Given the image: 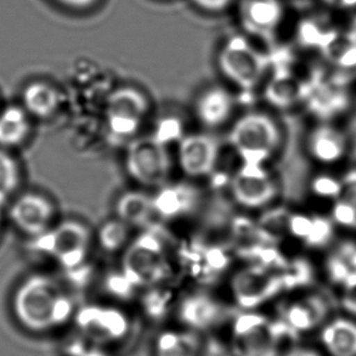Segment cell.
<instances>
[{
	"label": "cell",
	"instance_id": "6da1fadb",
	"mask_svg": "<svg viewBox=\"0 0 356 356\" xmlns=\"http://www.w3.org/2000/svg\"><path fill=\"white\" fill-rule=\"evenodd\" d=\"M14 312L19 323L34 332L61 327L76 313L72 299L44 275H32L19 284L15 292Z\"/></svg>",
	"mask_w": 356,
	"mask_h": 356
},
{
	"label": "cell",
	"instance_id": "7a4b0ae2",
	"mask_svg": "<svg viewBox=\"0 0 356 356\" xmlns=\"http://www.w3.org/2000/svg\"><path fill=\"white\" fill-rule=\"evenodd\" d=\"M298 338L279 318L248 310L232 321L227 347L232 356H282Z\"/></svg>",
	"mask_w": 356,
	"mask_h": 356
},
{
	"label": "cell",
	"instance_id": "3957f363",
	"mask_svg": "<svg viewBox=\"0 0 356 356\" xmlns=\"http://www.w3.org/2000/svg\"><path fill=\"white\" fill-rule=\"evenodd\" d=\"M229 140L243 163L264 164L281 143V131L269 115L250 112L232 125Z\"/></svg>",
	"mask_w": 356,
	"mask_h": 356
},
{
	"label": "cell",
	"instance_id": "277c9868",
	"mask_svg": "<svg viewBox=\"0 0 356 356\" xmlns=\"http://www.w3.org/2000/svg\"><path fill=\"white\" fill-rule=\"evenodd\" d=\"M29 245L35 252L53 257L63 269L71 271L82 266L87 258L90 232L82 222L67 220L32 237Z\"/></svg>",
	"mask_w": 356,
	"mask_h": 356
},
{
	"label": "cell",
	"instance_id": "5b68a950",
	"mask_svg": "<svg viewBox=\"0 0 356 356\" xmlns=\"http://www.w3.org/2000/svg\"><path fill=\"white\" fill-rule=\"evenodd\" d=\"M78 334L115 349L128 341L131 321L122 309L102 304H88L74 313Z\"/></svg>",
	"mask_w": 356,
	"mask_h": 356
},
{
	"label": "cell",
	"instance_id": "8992f818",
	"mask_svg": "<svg viewBox=\"0 0 356 356\" xmlns=\"http://www.w3.org/2000/svg\"><path fill=\"white\" fill-rule=\"evenodd\" d=\"M168 274V260L159 237L144 234L130 243L122 259V275L135 287L162 282Z\"/></svg>",
	"mask_w": 356,
	"mask_h": 356
},
{
	"label": "cell",
	"instance_id": "52a82bcc",
	"mask_svg": "<svg viewBox=\"0 0 356 356\" xmlns=\"http://www.w3.org/2000/svg\"><path fill=\"white\" fill-rule=\"evenodd\" d=\"M125 168L133 180L146 188H159L168 183L172 162L164 140L145 136L130 143Z\"/></svg>",
	"mask_w": 356,
	"mask_h": 356
},
{
	"label": "cell",
	"instance_id": "ba28073f",
	"mask_svg": "<svg viewBox=\"0 0 356 356\" xmlns=\"http://www.w3.org/2000/svg\"><path fill=\"white\" fill-rule=\"evenodd\" d=\"M218 65L230 82L245 90L253 89L266 70L264 56L242 37L227 40L219 53Z\"/></svg>",
	"mask_w": 356,
	"mask_h": 356
},
{
	"label": "cell",
	"instance_id": "9c48e42d",
	"mask_svg": "<svg viewBox=\"0 0 356 356\" xmlns=\"http://www.w3.org/2000/svg\"><path fill=\"white\" fill-rule=\"evenodd\" d=\"M107 128L113 136H134L149 112V100L135 88L125 87L112 92L106 102Z\"/></svg>",
	"mask_w": 356,
	"mask_h": 356
},
{
	"label": "cell",
	"instance_id": "30bf717a",
	"mask_svg": "<svg viewBox=\"0 0 356 356\" xmlns=\"http://www.w3.org/2000/svg\"><path fill=\"white\" fill-rule=\"evenodd\" d=\"M230 193L240 206L258 209L277 195V186L263 164L243 163L230 181Z\"/></svg>",
	"mask_w": 356,
	"mask_h": 356
},
{
	"label": "cell",
	"instance_id": "8fae6325",
	"mask_svg": "<svg viewBox=\"0 0 356 356\" xmlns=\"http://www.w3.org/2000/svg\"><path fill=\"white\" fill-rule=\"evenodd\" d=\"M219 152L220 145L213 135L190 134L183 138L179 145V165L190 178H203L214 172Z\"/></svg>",
	"mask_w": 356,
	"mask_h": 356
},
{
	"label": "cell",
	"instance_id": "7c38bea8",
	"mask_svg": "<svg viewBox=\"0 0 356 356\" xmlns=\"http://www.w3.org/2000/svg\"><path fill=\"white\" fill-rule=\"evenodd\" d=\"M181 327L203 334L219 327L225 320V309L208 294H190L178 304Z\"/></svg>",
	"mask_w": 356,
	"mask_h": 356
},
{
	"label": "cell",
	"instance_id": "4fadbf2b",
	"mask_svg": "<svg viewBox=\"0 0 356 356\" xmlns=\"http://www.w3.org/2000/svg\"><path fill=\"white\" fill-rule=\"evenodd\" d=\"M280 287L279 279L260 268H250L241 271L232 282V292L237 303L248 310L274 297Z\"/></svg>",
	"mask_w": 356,
	"mask_h": 356
},
{
	"label": "cell",
	"instance_id": "5bb4252c",
	"mask_svg": "<svg viewBox=\"0 0 356 356\" xmlns=\"http://www.w3.org/2000/svg\"><path fill=\"white\" fill-rule=\"evenodd\" d=\"M9 217L21 232L29 236H38L50 229L54 217L53 204L37 193H24L11 204Z\"/></svg>",
	"mask_w": 356,
	"mask_h": 356
},
{
	"label": "cell",
	"instance_id": "9a60e30c",
	"mask_svg": "<svg viewBox=\"0 0 356 356\" xmlns=\"http://www.w3.org/2000/svg\"><path fill=\"white\" fill-rule=\"evenodd\" d=\"M327 304L320 296H304L284 304L279 320L299 337L310 332L325 323L327 316Z\"/></svg>",
	"mask_w": 356,
	"mask_h": 356
},
{
	"label": "cell",
	"instance_id": "2e32d148",
	"mask_svg": "<svg viewBox=\"0 0 356 356\" xmlns=\"http://www.w3.org/2000/svg\"><path fill=\"white\" fill-rule=\"evenodd\" d=\"M284 17L280 0H241L240 19L247 32L266 37L274 33Z\"/></svg>",
	"mask_w": 356,
	"mask_h": 356
},
{
	"label": "cell",
	"instance_id": "e0dca14e",
	"mask_svg": "<svg viewBox=\"0 0 356 356\" xmlns=\"http://www.w3.org/2000/svg\"><path fill=\"white\" fill-rule=\"evenodd\" d=\"M308 149L318 163L326 165L339 163L348 152L347 136L334 125H318L310 133Z\"/></svg>",
	"mask_w": 356,
	"mask_h": 356
},
{
	"label": "cell",
	"instance_id": "ac0fdd59",
	"mask_svg": "<svg viewBox=\"0 0 356 356\" xmlns=\"http://www.w3.org/2000/svg\"><path fill=\"white\" fill-rule=\"evenodd\" d=\"M154 214L164 219L183 217L198 202L196 188L186 184H164L152 196Z\"/></svg>",
	"mask_w": 356,
	"mask_h": 356
},
{
	"label": "cell",
	"instance_id": "d6986e66",
	"mask_svg": "<svg viewBox=\"0 0 356 356\" xmlns=\"http://www.w3.org/2000/svg\"><path fill=\"white\" fill-rule=\"evenodd\" d=\"M235 108V100L227 89L208 88L195 102V115L198 122L209 129H216L230 120Z\"/></svg>",
	"mask_w": 356,
	"mask_h": 356
},
{
	"label": "cell",
	"instance_id": "ffe728a7",
	"mask_svg": "<svg viewBox=\"0 0 356 356\" xmlns=\"http://www.w3.org/2000/svg\"><path fill=\"white\" fill-rule=\"evenodd\" d=\"M202 334L188 328H167L156 336L152 346L154 356H202Z\"/></svg>",
	"mask_w": 356,
	"mask_h": 356
},
{
	"label": "cell",
	"instance_id": "44dd1931",
	"mask_svg": "<svg viewBox=\"0 0 356 356\" xmlns=\"http://www.w3.org/2000/svg\"><path fill=\"white\" fill-rule=\"evenodd\" d=\"M321 343L330 356H356V323L338 318L323 325Z\"/></svg>",
	"mask_w": 356,
	"mask_h": 356
},
{
	"label": "cell",
	"instance_id": "7402d4cb",
	"mask_svg": "<svg viewBox=\"0 0 356 356\" xmlns=\"http://www.w3.org/2000/svg\"><path fill=\"white\" fill-rule=\"evenodd\" d=\"M117 218L131 227H144L154 214L152 197L141 191H129L118 198L116 203Z\"/></svg>",
	"mask_w": 356,
	"mask_h": 356
},
{
	"label": "cell",
	"instance_id": "603a6c76",
	"mask_svg": "<svg viewBox=\"0 0 356 356\" xmlns=\"http://www.w3.org/2000/svg\"><path fill=\"white\" fill-rule=\"evenodd\" d=\"M341 180L342 193L333 202L332 222L336 227L356 232V168L347 170Z\"/></svg>",
	"mask_w": 356,
	"mask_h": 356
},
{
	"label": "cell",
	"instance_id": "cb8c5ba5",
	"mask_svg": "<svg viewBox=\"0 0 356 356\" xmlns=\"http://www.w3.org/2000/svg\"><path fill=\"white\" fill-rule=\"evenodd\" d=\"M328 277L346 289L356 284V243L337 245L327 260Z\"/></svg>",
	"mask_w": 356,
	"mask_h": 356
},
{
	"label": "cell",
	"instance_id": "d4e9b609",
	"mask_svg": "<svg viewBox=\"0 0 356 356\" xmlns=\"http://www.w3.org/2000/svg\"><path fill=\"white\" fill-rule=\"evenodd\" d=\"M22 100L26 112L38 118H48L54 115L60 104L58 90L44 82L29 84L24 90Z\"/></svg>",
	"mask_w": 356,
	"mask_h": 356
},
{
	"label": "cell",
	"instance_id": "484cf974",
	"mask_svg": "<svg viewBox=\"0 0 356 356\" xmlns=\"http://www.w3.org/2000/svg\"><path fill=\"white\" fill-rule=\"evenodd\" d=\"M29 133V113L19 106H9L0 113V146L22 144Z\"/></svg>",
	"mask_w": 356,
	"mask_h": 356
},
{
	"label": "cell",
	"instance_id": "4316f807",
	"mask_svg": "<svg viewBox=\"0 0 356 356\" xmlns=\"http://www.w3.org/2000/svg\"><path fill=\"white\" fill-rule=\"evenodd\" d=\"M332 220L321 217L298 216L289 219V230L294 236L305 241L308 245H323L332 236Z\"/></svg>",
	"mask_w": 356,
	"mask_h": 356
},
{
	"label": "cell",
	"instance_id": "83f0119b",
	"mask_svg": "<svg viewBox=\"0 0 356 356\" xmlns=\"http://www.w3.org/2000/svg\"><path fill=\"white\" fill-rule=\"evenodd\" d=\"M130 227L118 218L102 225L99 232V243L102 250L115 253L124 247L129 238Z\"/></svg>",
	"mask_w": 356,
	"mask_h": 356
},
{
	"label": "cell",
	"instance_id": "f1b7e54d",
	"mask_svg": "<svg viewBox=\"0 0 356 356\" xmlns=\"http://www.w3.org/2000/svg\"><path fill=\"white\" fill-rule=\"evenodd\" d=\"M19 183V165L13 156L0 149V206L13 196Z\"/></svg>",
	"mask_w": 356,
	"mask_h": 356
},
{
	"label": "cell",
	"instance_id": "f546056e",
	"mask_svg": "<svg viewBox=\"0 0 356 356\" xmlns=\"http://www.w3.org/2000/svg\"><path fill=\"white\" fill-rule=\"evenodd\" d=\"M63 356H113L112 349L92 342L81 334H74L63 344Z\"/></svg>",
	"mask_w": 356,
	"mask_h": 356
},
{
	"label": "cell",
	"instance_id": "4dcf8cb0",
	"mask_svg": "<svg viewBox=\"0 0 356 356\" xmlns=\"http://www.w3.org/2000/svg\"><path fill=\"white\" fill-rule=\"evenodd\" d=\"M298 92L287 79H277L270 86L266 97L275 106L286 107L293 104L297 99Z\"/></svg>",
	"mask_w": 356,
	"mask_h": 356
},
{
	"label": "cell",
	"instance_id": "1f68e13d",
	"mask_svg": "<svg viewBox=\"0 0 356 356\" xmlns=\"http://www.w3.org/2000/svg\"><path fill=\"white\" fill-rule=\"evenodd\" d=\"M313 191L318 197L332 200L334 202L342 193V180L341 178H334L332 175H321L315 179Z\"/></svg>",
	"mask_w": 356,
	"mask_h": 356
},
{
	"label": "cell",
	"instance_id": "d6a6232c",
	"mask_svg": "<svg viewBox=\"0 0 356 356\" xmlns=\"http://www.w3.org/2000/svg\"><path fill=\"white\" fill-rule=\"evenodd\" d=\"M193 4L198 6L200 9L218 13L227 9L229 5L232 4V0H193Z\"/></svg>",
	"mask_w": 356,
	"mask_h": 356
},
{
	"label": "cell",
	"instance_id": "836d02e7",
	"mask_svg": "<svg viewBox=\"0 0 356 356\" xmlns=\"http://www.w3.org/2000/svg\"><path fill=\"white\" fill-rule=\"evenodd\" d=\"M343 307L348 313L352 314L353 316H356V284L344 289Z\"/></svg>",
	"mask_w": 356,
	"mask_h": 356
},
{
	"label": "cell",
	"instance_id": "e575fe53",
	"mask_svg": "<svg viewBox=\"0 0 356 356\" xmlns=\"http://www.w3.org/2000/svg\"><path fill=\"white\" fill-rule=\"evenodd\" d=\"M282 356H323L318 350H315L314 348L303 347L299 344H293L291 347L286 349V352Z\"/></svg>",
	"mask_w": 356,
	"mask_h": 356
},
{
	"label": "cell",
	"instance_id": "d590c367",
	"mask_svg": "<svg viewBox=\"0 0 356 356\" xmlns=\"http://www.w3.org/2000/svg\"><path fill=\"white\" fill-rule=\"evenodd\" d=\"M58 3L70 6V8H74V9H86L95 4L97 0H58Z\"/></svg>",
	"mask_w": 356,
	"mask_h": 356
},
{
	"label": "cell",
	"instance_id": "8d00e7d4",
	"mask_svg": "<svg viewBox=\"0 0 356 356\" xmlns=\"http://www.w3.org/2000/svg\"><path fill=\"white\" fill-rule=\"evenodd\" d=\"M323 1L326 4L332 5L341 9H350L356 6V0H323Z\"/></svg>",
	"mask_w": 356,
	"mask_h": 356
},
{
	"label": "cell",
	"instance_id": "74e56055",
	"mask_svg": "<svg viewBox=\"0 0 356 356\" xmlns=\"http://www.w3.org/2000/svg\"><path fill=\"white\" fill-rule=\"evenodd\" d=\"M0 208H1V206H0ZM0 222H1V209H0Z\"/></svg>",
	"mask_w": 356,
	"mask_h": 356
}]
</instances>
